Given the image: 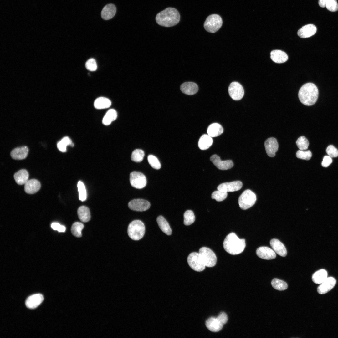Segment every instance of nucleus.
<instances>
[{
	"instance_id": "1",
	"label": "nucleus",
	"mask_w": 338,
	"mask_h": 338,
	"mask_svg": "<svg viewBox=\"0 0 338 338\" xmlns=\"http://www.w3.org/2000/svg\"><path fill=\"white\" fill-rule=\"evenodd\" d=\"M318 95V90L316 85L313 83H308L303 85L300 89L298 97L303 104L310 106L316 103Z\"/></svg>"
},
{
	"instance_id": "2",
	"label": "nucleus",
	"mask_w": 338,
	"mask_h": 338,
	"mask_svg": "<svg viewBox=\"0 0 338 338\" xmlns=\"http://www.w3.org/2000/svg\"><path fill=\"white\" fill-rule=\"evenodd\" d=\"M180 15L175 8L169 7L158 13L156 16V20L159 25L165 27H170L177 24L180 21Z\"/></svg>"
},
{
	"instance_id": "3",
	"label": "nucleus",
	"mask_w": 338,
	"mask_h": 338,
	"mask_svg": "<svg viewBox=\"0 0 338 338\" xmlns=\"http://www.w3.org/2000/svg\"><path fill=\"white\" fill-rule=\"evenodd\" d=\"M223 244L225 250L232 255L241 253L246 246L245 240L239 239L234 233H231L227 235Z\"/></svg>"
},
{
	"instance_id": "4",
	"label": "nucleus",
	"mask_w": 338,
	"mask_h": 338,
	"mask_svg": "<svg viewBox=\"0 0 338 338\" xmlns=\"http://www.w3.org/2000/svg\"><path fill=\"white\" fill-rule=\"evenodd\" d=\"M145 231L144 223L141 220H136L132 221L129 225L128 234L132 240H138L143 237Z\"/></svg>"
},
{
	"instance_id": "5",
	"label": "nucleus",
	"mask_w": 338,
	"mask_h": 338,
	"mask_svg": "<svg viewBox=\"0 0 338 338\" xmlns=\"http://www.w3.org/2000/svg\"><path fill=\"white\" fill-rule=\"evenodd\" d=\"M256 197L251 190L247 189L244 191L238 198V204L240 208L243 210H246L252 207L255 203Z\"/></svg>"
},
{
	"instance_id": "6",
	"label": "nucleus",
	"mask_w": 338,
	"mask_h": 338,
	"mask_svg": "<svg viewBox=\"0 0 338 338\" xmlns=\"http://www.w3.org/2000/svg\"><path fill=\"white\" fill-rule=\"evenodd\" d=\"M222 23L221 17L217 14H213L207 18L204 23V27L207 31L214 33L220 29Z\"/></svg>"
},
{
	"instance_id": "7",
	"label": "nucleus",
	"mask_w": 338,
	"mask_h": 338,
	"mask_svg": "<svg viewBox=\"0 0 338 338\" xmlns=\"http://www.w3.org/2000/svg\"><path fill=\"white\" fill-rule=\"evenodd\" d=\"M198 253L206 266L211 267L216 265L217 257L214 252L211 249L206 247H203L199 249Z\"/></svg>"
},
{
	"instance_id": "8",
	"label": "nucleus",
	"mask_w": 338,
	"mask_h": 338,
	"mask_svg": "<svg viewBox=\"0 0 338 338\" xmlns=\"http://www.w3.org/2000/svg\"><path fill=\"white\" fill-rule=\"evenodd\" d=\"M187 261L190 267L194 270L201 272L205 268V265L199 253L192 252L188 255Z\"/></svg>"
},
{
	"instance_id": "9",
	"label": "nucleus",
	"mask_w": 338,
	"mask_h": 338,
	"mask_svg": "<svg viewBox=\"0 0 338 338\" xmlns=\"http://www.w3.org/2000/svg\"><path fill=\"white\" fill-rule=\"evenodd\" d=\"M130 181L131 186L137 189H142L146 184V179L145 176L139 172L134 171L130 175Z\"/></svg>"
},
{
	"instance_id": "10",
	"label": "nucleus",
	"mask_w": 338,
	"mask_h": 338,
	"mask_svg": "<svg viewBox=\"0 0 338 338\" xmlns=\"http://www.w3.org/2000/svg\"><path fill=\"white\" fill-rule=\"evenodd\" d=\"M228 91L230 97L235 100H240L244 95V90L243 86L237 82H233L230 83L228 87Z\"/></svg>"
},
{
	"instance_id": "11",
	"label": "nucleus",
	"mask_w": 338,
	"mask_h": 338,
	"mask_svg": "<svg viewBox=\"0 0 338 338\" xmlns=\"http://www.w3.org/2000/svg\"><path fill=\"white\" fill-rule=\"evenodd\" d=\"M129 208L131 210L139 212L145 211L150 207V204L147 201L142 199L132 200L128 204Z\"/></svg>"
},
{
	"instance_id": "12",
	"label": "nucleus",
	"mask_w": 338,
	"mask_h": 338,
	"mask_svg": "<svg viewBox=\"0 0 338 338\" xmlns=\"http://www.w3.org/2000/svg\"><path fill=\"white\" fill-rule=\"evenodd\" d=\"M210 161L218 169L226 170L232 168L233 164L231 160L222 161L220 157L217 155H213L210 158Z\"/></svg>"
},
{
	"instance_id": "13",
	"label": "nucleus",
	"mask_w": 338,
	"mask_h": 338,
	"mask_svg": "<svg viewBox=\"0 0 338 338\" xmlns=\"http://www.w3.org/2000/svg\"><path fill=\"white\" fill-rule=\"evenodd\" d=\"M242 182L239 181L229 182H225L220 184L218 187V190L228 192L239 190L242 187Z\"/></svg>"
},
{
	"instance_id": "14",
	"label": "nucleus",
	"mask_w": 338,
	"mask_h": 338,
	"mask_svg": "<svg viewBox=\"0 0 338 338\" xmlns=\"http://www.w3.org/2000/svg\"><path fill=\"white\" fill-rule=\"evenodd\" d=\"M264 146L267 155L271 157H274L279 147L276 139L274 137L267 139L265 141Z\"/></svg>"
},
{
	"instance_id": "15",
	"label": "nucleus",
	"mask_w": 338,
	"mask_h": 338,
	"mask_svg": "<svg viewBox=\"0 0 338 338\" xmlns=\"http://www.w3.org/2000/svg\"><path fill=\"white\" fill-rule=\"evenodd\" d=\"M336 283L335 279L333 277H327L317 288V291L320 294H325L330 290Z\"/></svg>"
},
{
	"instance_id": "16",
	"label": "nucleus",
	"mask_w": 338,
	"mask_h": 338,
	"mask_svg": "<svg viewBox=\"0 0 338 338\" xmlns=\"http://www.w3.org/2000/svg\"><path fill=\"white\" fill-rule=\"evenodd\" d=\"M256 253L259 257L264 259H272L276 257L275 253L274 250L267 247H259L256 251Z\"/></svg>"
},
{
	"instance_id": "17",
	"label": "nucleus",
	"mask_w": 338,
	"mask_h": 338,
	"mask_svg": "<svg viewBox=\"0 0 338 338\" xmlns=\"http://www.w3.org/2000/svg\"><path fill=\"white\" fill-rule=\"evenodd\" d=\"M205 325L210 331L216 332L221 330L224 324L217 317H213L206 320Z\"/></svg>"
},
{
	"instance_id": "18",
	"label": "nucleus",
	"mask_w": 338,
	"mask_h": 338,
	"mask_svg": "<svg viewBox=\"0 0 338 338\" xmlns=\"http://www.w3.org/2000/svg\"><path fill=\"white\" fill-rule=\"evenodd\" d=\"M43 300V296L41 294H33L27 298L25 301V305L28 308L34 309L41 304Z\"/></svg>"
},
{
	"instance_id": "19",
	"label": "nucleus",
	"mask_w": 338,
	"mask_h": 338,
	"mask_svg": "<svg viewBox=\"0 0 338 338\" xmlns=\"http://www.w3.org/2000/svg\"><path fill=\"white\" fill-rule=\"evenodd\" d=\"M317 31L316 26L313 24H308L303 26L297 32L298 35L302 38L311 37L315 34Z\"/></svg>"
},
{
	"instance_id": "20",
	"label": "nucleus",
	"mask_w": 338,
	"mask_h": 338,
	"mask_svg": "<svg viewBox=\"0 0 338 338\" xmlns=\"http://www.w3.org/2000/svg\"><path fill=\"white\" fill-rule=\"evenodd\" d=\"M41 184L37 180L33 179L28 180L24 185L25 192L29 194H33L38 192L40 188Z\"/></svg>"
},
{
	"instance_id": "21",
	"label": "nucleus",
	"mask_w": 338,
	"mask_h": 338,
	"mask_svg": "<svg viewBox=\"0 0 338 338\" xmlns=\"http://www.w3.org/2000/svg\"><path fill=\"white\" fill-rule=\"evenodd\" d=\"M270 244L272 249L279 255L285 257L287 254L286 249L283 243L276 239H273L270 242Z\"/></svg>"
},
{
	"instance_id": "22",
	"label": "nucleus",
	"mask_w": 338,
	"mask_h": 338,
	"mask_svg": "<svg viewBox=\"0 0 338 338\" xmlns=\"http://www.w3.org/2000/svg\"><path fill=\"white\" fill-rule=\"evenodd\" d=\"M181 91L186 95H191L196 94L198 90L197 84L193 82H187L182 84L180 86Z\"/></svg>"
},
{
	"instance_id": "23",
	"label": "nucleus",
	"mask_w": 338,
	"mask_h": 338,
	"mask_svg": "<svg viewBox=\"0 0 338 338\" xmlns=\"http://www.w3.org/2000/svg\"><path fill=\"white\" fill-rule=\"evenodd\" d=\"M28 149L26 146L17 147L13 150L11 152L12 158L15 160H20L25 158L28 154Z\"/></svg>"
},
{
	"instance_id": "24",
	"label": "nucleus",
	"mask_w": 338,
	"mask_h": 338,
	"mask_svg": "<svg viewBox=\"0 0 338 338\" xmlns=\"http://www.w3.org/2000/svg\"><path fill=\"white\" fill-rule=\"evenodd\" d=\"M116 11L115 6L112 4H107L103 8L101 12V17L104 20H108L112 18Z\"/></svg>"
},
{
	"instance_id": "25",
	"label": "nucleus",
	"mask_w": 338,
	"mask_h": 338,
	"mask_svg": "<svg viewBox=\"0 0 338 338\" xmlns=\"http://www.w3.org/2000/svg\"><path fill=\"white\" fill-rule=\"evenodd\" d=\"M270 58L274 62L282 63L286 61L288 59V55L285 52L279 50H274L270 53Z\"/></svg>"
},
{
	"instance_id": "26",
	"label": "nucleus",
	"mask_w": 338,
	"mask_h": 338,
	"mask_svg": "<svg viewBox=\"0 0 338 338\" xmlns=\"http://www.w3.org/2000/svg\"><path fill=\"white\" fill-rule=\"evenodd\" d=\"M28 177L29 174L28 171L24 169L18 171L14 175L15 182L19 185L25 184L28 180Z\"/></svg>"
},
{
	"instance_id": "27",
	"label": "nucleus",
	"mask_w": 338,
	"mask_h": 338,
	"mask_svg": "<svg viewBox=\"0 0 338 338\" xmlns=\"http://www.w3.org/2000/svg\"><path fill=\"white\" fill-rule=\"evenodd\" d=\"M222 126L218 123H213L210 125L207 129L208 135L211 137H217L221 135L223 132Z\"/></svg>"
},
{
	"instance_id": "28",
	"label": "nucleus",
	"mask_w": 338,
	"mask_h": 338,
	"mask_svg": "<svg viewBox=\"0 0 338 338\" xmlns=\"http://www.w3.org/2000/svg\"><path fill=\"white\" fill-rule=\"evenodd\" d=\"M213 142V140L211 137L208 134H204L200 137L198 142V146L200 149L205 150L211 146Z\"/></svg>"
},
{
	"instance_id": "29",
	"label": "nucleus",
	"mask_w": 338,
	"mask_h": 338,
	"mask_svg": "<svg viewBox=\"0 0 338 338\" xmlns=\"http://www.w3.org/2000/svg\"><path fill=\"white\" fill-rule=\"evenodd\" d=\"M157 224L162 231L168 235L172 234V230L170 225L164 218L162 216H159L156 219Z\"/></svg>"
},
{
	"instance_id": "30",
	"label": "nucleus",
	"mask_w": 338,
	"mask_h": 338,
	"mask_svg": "<svg viewBox=\"0 0 338 338\" xmlns=\"http://www.w3.org/2000/svg\"><path fill=\"white\" fill-rule=\"evenodd\" d=\"M79 219L82 222H87L90 219V214L89 208L84 206L79 207L77 210Z\"/></svg>"
},
{
	"instance_id": "31",
	"label": "nucleus",
	"mask_w": 338,
	"mask_h": 338,
	"mask_svg": "<svg viewBox=\"0 0 338 338\" xmlns=\"http://www.w3.org/2000/svg\"><path fill=\"white\" fill-rule=\"evenodd\" d=\"M327 278V273L325 269L319 270L315 272L312 275L313 282L317 284H321Z\"/></svg>"
},
{
	"instance_id": "32",
	"label": "nucleus",
	"mask_w": 338,
	"mask_h": 338,
	"mask_svg": "<svg viewBox=\"0 0 338 338\" xmlns=\"http://www.w3.org/2000/svg\"><path fill=\"white\" fill-rule=\"evenodd\" d=\"M111 105L110 100L108 98L104 97L97 98L94 102L95 107L98 109L107 108L110 107Z\"/></svg>"
},
{
	"instance_id": "33",
	"label": "nucleus",
	"mask_w": 338,
	"mask_h": 338,
	"mask_svg": "<svg viewBox=\"0 0 338 338\" xmlns=\"http://www.w3.org/2000/svg\"><path fill=\"white\" fill-rule=\"evenodd\" d=\"M117 114L114 109H110L106 113L102 120V123L106 125H110L117 118Z\"/></svg>"
},
{
	"instance_id": "34",
	"label": "nucleus",
	"mask_w": 338,
	"mask_h": 338,
	"mask_svg": "<svg viewBox=\"0 0 338 338\" xmlns=\"http://www.w3.org/2000/svg\"><path fill=\"white\" fill-rule=\"evenodd\" d=\"M68 145H70L72 147L74 146L71 140L68 136L63 138L57 144L58 148L62 152H65L66 151V147Z\"/></svg>"
},
{
	"instance_id": "35",
	"label": "nucleus",
	"mask_w": 338,
	"mask_h": 338,
	"mask_svg": "<svg viewBox=\"0 0 338 338\" xmlns=\"http://www.w3.org/2000/svg\"><path fill=\"white\" fill-rule=\"evenodd\" d=\"M84 228V224L79 222L74 223L71 227V232L73 235L77 237L82 236L81 231Z\"/></svg>"
},
{
	"instance_id": "36",
	"label": "nucleus",
	"mask_w": 338,
	"mask_h": 338,
	"mask_svg": "<svg viewBox=\"0 0 338 338\" xmlns=\"http://www.w3.org/2000/svg\"><path fill=\"white\" fill-rule=\"evenodd\" d=\"M272 287L279 290H284L288 287L287 284L284 281L277 278L273 279L271 281Z\"/></svg>"
},
{
	"instance_id": "37",
	"label": "nucleus",
	"mask_w": 338,
	"mask_h": 338,
	"mask_svg": "<svg viewBox=\"0 0 338 338\" xmlns=\"http://www.w3.org/2000/svg\"><path fill=\"white\" fill-rule=\"evenodd\" d=\"M145 156L143 151L140 149L134 150L132 153L131 159L132 161L139 162L142 161Z\"/></svg>"
},
{
	"instance_id": "38",
	"label": "nucleus",
	"mask_w": 338,
	"mask_h": 338,
	"mask_svg": "<svg viewBox=\"0 0 338 338\" xmlns=\"http://www.w3.org/2000/svg\"><path fill=\"white\" fill-rule=\"evenodd\" d=\"M195 218L193 212L191 210H187L184 214V223L185 225H189L194 223Z\"/></svg>"
},
{
	"instance_id": "39",
	"label": "nucleus",
	"mask_w": 338,
	"mask_h": 338,
	"mask_svg": "<svg viewBox=\"0 0 338 338\" xmlns=\"http://www.w3.org/2000/svg\"><path fill=\"white\" fill-rule=\"evenodd\" d=\"M296 144L300 150L303 151L308 149L309 144L308 140L304 136L299 137L297 140Z\"/></svg>"
},
{
	"instance_id": "40",
	"label": "nucleus",
	"mask_w": 338,
	"mask_h": 338,
	"mask_svg": "<svg viewBox=\"0 0 338 338\" xmlns=\"http://www.w3.org/2000/svg\"><path fill=\"white\" fill-rule=\"evenodd\" d=\"M77 187L79 200L82 201H85L86 199L87 193L84 185L82 182L79 181L77 183Z\"/></svg>"
},
{
	"instance_id": "41",
	"label": "nucleus",
	"mask_w": 338,
	"mask_h": 338,
	"mask_svg": "<svg viewBox=\"0 0 338 338\" xmlns=\"http://www.w3.org/2000/svg\"><path fill=\"white\" fill-rule=\"evenodd\" d=\"M147 160L150 165L153 168L158 170L161 168L160 163L157 158L154 156L149 155L148 156Z\"/></svg>"
},
{
	"instance_id": "42",
	"label": "nucleus",
	"mask_w": 338,
	"mask_h": 338,
	"mask_svg": "<svg viewBox=\"0 0 338 338\" xmlns=\"http://www.w3.org/2000/svg\"><path fill=\"white\" fill-rule=\"evenodd\" d=\"M227 195V192L218 190L212 193L211 197L212 199H215L217 201L221 202L225 199Z\"/></svg>"
},
{
	"instance_id": "43",
	"label": "nucleus",
	"mask_w": 338,
	"mask_h": 338,
	"mask_svg": "<svg viewBox=\"0 0 338 338\" xmlns=\"http://www.w3.org/2000/svg\"><path fill=\"white\" fill-rule=\"evenodd\" d=\"M296 156L298 158L308 160L312 157V154L309 150L306 151L299 150L297 151L296 153Z\"/></svg>"
},
{
	"instance_id": "44",
	"label": "nucleus",
	"mask_w": 338,
	"mask_h": 338,
	"mask_svg": "<svg viewBox=\"0 0 338 338\" xmlns=\"http://www.w3.org/2000/svg\"><path fill=\"white\" fill-rule=\"evenodd\" d=\"M326 7L328 10L331 12L338 10V4L336 0H328Z\"/></svg>"
},
{
	"instance_id": "45",
	"label": "nucleus",
	"mask_w": 338,
	"mask_h": 338,
	"mask_svg": "<svg viewBox=\"0 0 338 338\" xmlns=\"http://www.w3.org/2000/svg\"><path fill=\"white\" fill-rule=\"evenodd\" d=\"M85 67L88 70L90 71H95L97 68L95 60L93 58L89 59L86 63Z\"/></svg>"
},
{
	"instance_id": "46",
	"label": "nucleus",
	"mask_w": 338,
	"mask_h": 338,
	"mask_svg": "<svg viewBox=\"0 0 338 338\" xmlns=\"http://www.w3.org/2000/svg\"><path fill=\"white\" fill-rule=\"evenodd\" d=\"M326 152L331 158L336 157L338 156V150L333 145H329L326 150Z\"/></svg>"
},
{
	"instance_id": "47",
	"label": "nucleus",
	"mask_w": 338,
	"mask_h": 338,
	"mask_svg": "<svg viewBox=\"0 0 338 338\" xmlns=\"http://www.w3.org/2000/svg\"><path fill=\"white\" fill-rule=\"evenodd\" d=\"M52 228L54 230H56L59 232H64L66 230L65 227L60 225L58 223L54 222L51 224Z\"/></svg>"
},
{
	"instance_id": "48",
	"label": "nucleus",
	"mask_w": 338,
	"mask_h": 338,
	"mask_svg": "<svg viewBox=\"0 0 338 338\" xmlns=\"http://www.w3.org/2000/svg\"><path fill=\"white\" fill-rule=\"evenodd\" d=\"M331 157L329 156H325L323 157L321 165L322 166L326 167L328 166L332 162Z\"/></svg>"
},
{
	"instance_id": "49",
	"label": "nucleus",
	"mask_w": 338,
	"mask_h": 338,
	"mask_svg": "<svg viewBox=\"0 0 338 338\" xmlns=\"http://www.w3.org/2000/svg\"><path fill=\"white\" fill-rule=\"evenodd\" d=\"M217 317L223 324H225L228 320L227 315L224 312H221Z\"/></svg>"
},
{
	"instance_id": "50",
	"label": "nucleus",
	"mask_w": 338,
	"mask_h": 338,
	"mask_svg": "<svg viewBox=\"0 0 338 338\" xmlns=\"http://www.w3.org/2000/svg\"><path fill=\"white\" fill-rule=\"evenodd\" d=\"M328 0H319L318 3L319 5L322 8L326 7L327 2Z\"/></svg>"
}]
</instances>
